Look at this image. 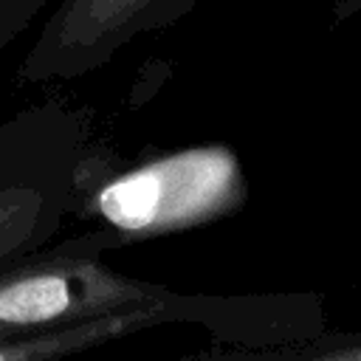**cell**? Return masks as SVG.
Returning a JSON list of instances; mask_svg holds the SVG:
<instances>
[{
    "mask_svg": "<svg viewBox=\"0 0 361 361\" xmlns=\"http://www.w3.org/2000/svg\"><path fill=\"white\" fill-rule=\"evenodd\" d=\"M248 180L228 144H197L121 158L87 141L73 175L68 220L99 228L110 248L192 231L240 212Z\"/></svg>",
    "mask_w": 361,
    "mask_h": 361,
    "instance_id": "cell-1",
    "label": "cell"
},
{
    "mask_svg": "<svg viewBox=\"0 0 361 361\" xmlns=\"http://www.w3.org/2000/svg\"><path fill=\"white\" fill-rule=\"evenodd\" d=\"M90 124V110L59 99L0 121V271L45 248L68 223Z\"/></svg>",
    "mask_w": 361,
    "mask_h": 361,
    "instance_id": "cell-2",
    "label": "cell"
},
{
    "mask_svg": "<svg viewBox=\"0 0 361 361\" xmlns=\"http://www.w3.org/2000/svg\"><path fill=\"white\" fill-rule=\"evenodd\" d=\"M113 251L99 228L45 245L0 271V338L59 327L76 319L144 305L169 288L110 268L102 254Z\"/></svg>",
    "mask_w": 361,
    "mask_h": 361,
    "instance_id": "cell-3",
    "label": "cell"
},
{
    "mask_svg": "<svg viewBox=\"0 0 361 361\" xmlns=\"http://www.w3.org/2000/svg\"><path fill=\"white\" fill-rule=\"evenodd\" d=\"M200 0H59L20 59L28 85L79 79L104 68L121 48L149 31L180 23Z\"/></svg>",
    "mask_w": 361,
    "mask_h": 361,
    "instance_id": "cell-4",
    "label": "cell"
},
{
    "mask_svg": "<svg viewBox=\"0 0 361 361\" xmlns=\"http://www.w3.org/2000/svg\"><path fill=\"white\" fill-rule=\"evenodd\" d=\"M231 310V296L220 293H178L169 290L161 299L107 310L99 316L76 319L59 327L20 333L0 338V361H51L93 350L121 336H133L141 330L164 327V324H197L206 327L209 338L217 341L226 330Z\"/></svg>",
    "mask_w": 361,
    "mask_h": 361,
    "instance_id": "cell-5",
    "label": "cell"
},
{
    "mask_svg": "<svg viewBox=\"0 0 361 361\" xmlns=\"http://www.w3.org/2000/svg\"><path fill=\"white\" fill-rule=\"evenodd\" d=\"M285 361H361V333L322 330L316 338L293 347Z\"/></svg>",
    "mask_w": 361,
    "mask_h": 361,
    "instance_id": "cell-6",
    "label": "cell"
},
{
    "mask_svg": "<svg viewBox=\"0 0 361 361\" xmlns=\"http://www.w3.org/2000/svg\"><path fill=\"white\" fill-rule=\"evenodd\" d=\"M51 0H0V54L34 23Z\"/></svg>",
    "mask_w": 361,
    "mask_h": 361,
    "instance_id": "cell-7",
    "label": "cell"
}]
</instances>
